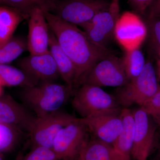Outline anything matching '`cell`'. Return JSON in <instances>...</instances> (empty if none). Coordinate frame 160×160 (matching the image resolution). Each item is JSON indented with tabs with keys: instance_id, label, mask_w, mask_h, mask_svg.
<instances>
[{
	"instance_id": "17",
	"label": "cell",
	"mask_w": 160,
	"mask_h": 160,
	"mask_svg": "<svg viewBox=\"0 0 160 160\" xmlns=\"http://www.w3.org/2000/svg\"><path fill=\"white\" fill-rule=\"evenodd\" d=\"M122 127L112 145L122 160H130L134 138V121L132 110L124 108L121 112Z\"/></svg>"
},
{
	"instance_id": "3",
	"label": "cell",
	"mask_w": 160,
	"mask_h": 160,
	"mask_svg": "<svg viewBox=\"0 0 160 160\" xmlns=\"http://www.w3.org/2000/svg\"><path fill=\"white\" fill-rule=\"evenodd\" d=\"M160 88L154 67L148 61L141 73L126 85L118 88L114 96L120 106L124 108L133 105L142 106Z\"/></svg>"
},
{
	"instance_id": "20",
	"label": "cell",
	"mask_w": 160,
	"mask_h": 160,
	"mask_svg": "<svg viewBox=\"0 0 160 160\" xmlns=\"http://www.w3.org/2000/svg\"><path fill=\"white\" fill-rule=\"evenodd\" d=\"M24 20L22 15L16 9L0 5V44L12 37L16 29Z\"/></svg>"
},
{
	"instance_id": "33",
	"label": "cell",
	"mask_w": 160,
	"mask_h": 160,
	"mask_svg": "<svg viewBox=\"0 0 160 160\" xmlns=\"http://www.w3.org/2000/svg\"><path fill=\"white\" fill-rule=\"evenodd\" d=\"M2 85H1V84H0V96L1 95V86H2Z\"/></svg>"
},
{
	"instance_id": "1",
	"label": "cell",
	"mask_w": 160,
	"mask_h": 160,
	"mask_svg": "<svg viewBox=\"0 0 160 160\" xmlns=\"http://www.w3.org/2000/svg\"><path fill=\"white\" fill-rule=\"evenodd\" d=\"M43 12L60 47L75 66L78 87L92 67L110 51L92 42L77 26L63 21L52 12Z\"/></svg>"
},
{
	"instance_id": "4",
	"label": "cell",
	"mask_w": 160,
	"mask_h": 160,
	"mask_svg": "<svg viewBox=\"0 0 160 160\" xmlns=\"http://www.w3.org/2000/svg\"><path fill=\"white\" fill-rule=\"evenodd\" d=\"M72 105L82 118L122 109L114 96L101 87L89 84L81 85L72 98Z\"/></svg>"
},
{
	"instance_id": "27",
	"label": "cell",
	"mask_w": 160,
	"mask_h": 160,
	"mask_svg": "<svg viewBox=\"0 0 160 160\" xmlns=\"http://www.w3.org/2000/svg\"><path fill=\"white\" fill-rule=\"evenodd\" d=\"M141 107L151 117L155 123L160 126V88L150 99Z\"/></svg>"
},
{
	"instance_id": "14",
	"label": "cell",
	"mask_w": 160,
	"mask_h": 160,
	"mask_svg": "<svg viewBox=\"0 0 160 160\" xmlns=\"http://www.w3.org/2000/svg\"><path fill=\"white\" fill-rule=\"evenodd\" d=\"M37 117L9 95L0 96V122L15 126L28 133Z\"/></svg>"
},
{
	"instance_id": "34",
	"label": "cell",
	"mask_w": 160,
	"mask_h": 160,
	"mask_svg": "<svg viewBox=\"0 0 160 160\" xmlns=\"http://www.w3.org/2000/svg\"><path fill=\"white\" fill-rule=\"evenodd\" d=\"M77 160H82V159H81V158H80L79 157H78V158L77 159Z\"/></svg>"
},
{
	"instance_id": "18",
	"label": "cell",
	"mask_w": 160,
	"mask_h": 160,
	"mask_svg": "<svg viewBox=\"0 0 160 160\" xmlns=\"http://www.w3.org/2000/svg\"><path fill=\"white\" fill-rule=\"evenodd\" d=\"M79 157L82 160H122L112 145L96 138L87 140Z\"/></svg>"
},
{
	"instance_id": "32",
	"label": "cell",
	"mask_w": 160,
	"mask_h": 160,
	"mask_svg": "<svg viewBox=\"0 0 160 160\" xmlns=\"http://www.w3.org/2000/svg\"><path fill=\"white\" fill-rule=\"evenodd\" d=\"M0 160H5L3 158L2 153H0Z\"/></svg>"
},
{
	"instance_id": "29",
	"label": "cell",
	"mask_w": 160,
	"mask_h": 160,
	"mask_svg": "<svg viewBox=\"0 0 160 160\" xmlns=\"http://www.w3.org/2000/svg\"><path fill=\"white\" fill-rule=\"evenodd\" d=\"M147 11V18H160V0H153Z\"/></svg>"
},
{
	"instance_id": "16",
	"label": "cell",
	"mask_w": 160,
	"mask_h": 160,
	"mask_svg": "<svg viewBox=\"0 0 160 160\" xmlns=\"http://www.w3.org/2000/svg\"><path fill=\"white\" fill-rule=\"evenodd\" d=\"M49 51L57 66L61 78L74 90L78 87L77 70L74 64L61 48L55 36L49 32Z\"/></svg>"
},
{
	"instance_id": "26",
	"label": "cell",
	"mask_w": 160,
	"mask_h": 160,
	"mask_svg": "<svg viewBox=\"0 0 160 160\" xmlns=\"http://www.w3.org/2000/svg\"><path fill=\"white\" fill-rule=\"evenodd\" d=\"M59 159L52 149L44 147L32 148L24 156H20L17 160H56Z\"/></svg>"
},
{
	"instance_id": "10",
	"label": "cell",
	"mask_w": 160,
	"mask_h": 160,
	"mask_svg": "<svg viewBox=\"0 0 160 160\" xmlns=\"http://www.w3.org/2000/svg\"><path fill=\"white\" fill-rule=\"evenodd\" d=\"M147 35V26L140 16L129 11L121 14L116 25L114 38L125 51L140 48Z\"/></svg>"
},
{
	"instance_id": "2",
	"label": "cell",
	"mask_w": 160,
	"mask_h": 160,
	"mask_svg": "<svg viewBox=\"0 0 160 160\" xmlns=\"http://www.w3.org/2000/svg\"><path fill=\"white\" fill-rule=\"evenodd\" d=\"M72 88L57 82H43L23 88V105L38 118L59 111L73 92Z\"/></svg>"
},
{
	"instance_id": "6",
	"label": "cell",
	"mask_w": 160,
	"mask_h": 160,
	"mask_svg": "<svg viewBox=\"0 0 160 160\" xmlns=\"http://www.w3.org/2000/svg\"><path fill=\"white\" fill-rule=\"evenodd\" d=\"M111 0H56L52 13L61 19L82 27L96 14L106 9Z\"/></svg>"
},
{
	"instance_id": "35",
	"label": "cell",
	"mask_w": 160,
	"mask_h": 160,
	"mask_svg": "<svg viewBox=\"0 0 160 160\" xmlns=\"http://www.w3.org/2000/svg\"><path fill=\"white\" fill-rule=\"evenodd\" d=\"M56 160H63V159H58Z\"/></svg>"
},
{
	"instance_id": "25",
	"label": "cell",
	"mask_w": 160,
	"mask_h": 160,
	"mask_svg": "<svg viewBox=\"0 0 160 160\" xmlns=\"http://www.w3.org/2000/svg\"><path fill=\"white\" fill-rule=\"evenodd\" d=\"M145 23L150 45L160 59V18H147Z\"/></svg>"
},
{
	"instance_id": "19",
	"label": "cell",
	"mask_w": 160,
	"mask_h": 160,
	"mask_svg": "<svg viewBox=\"0 0 160 160\" xmlns=\"http://www.w3.org/2000/svg\"><path fill=\"white\" fill-rule=\"evenodd\" d=\"M38 83L37 81L20 68L8 64H0V84L2 86L24 88Z\"/></svg>"
},
{
	"instance_id": "11",
	"label": "cell",
	"mask_w": 160,
	"mask_h": 160,
	"mask_svg": "<svg viewBox=\"0 0 160 160\" xmlns=\"http://www.w3.org/2000/svg\"><path fill=\"white\" fill-rule=\"evenodd\" d=\"M134 138L132 157L136 160H147L154 141V121L142 107L132 110Z\"/></svg>"
},
{
	"instance_id": "12",
	"label": "cell",
	"mask_w": 160,
	"mask_h": 160,
	"mask_svg": "<svg viewBox=\"0 0 160 160\" xmlns=\"http://www.w3.org/2000/svg\"><path fill=\"white\" fill-rule=\"evenodd\" d=\"M122 110L107 112L82 118L88 131L95 138L112 146L122 127Z\"/></svg>"
},
{
	"instance_id": "22",
	"label": "cell",
	"mask_w": 160,
	"mask_h": 160,
	"mask_svg": "<svg viewBox=\"0 0 160 160\" xmlns=\"http://www.w3.org/2000/svg\"><path fill=\"white\" fill-rule=\"evenodd\" d=\"M28 50L27 39L13 37L0 44V64H8Z\"/></svg>"
},
{
	"instance_id": "13",
	"label": "cell",
	"mask_w": 160,
	"mask_h": 160,
	"mask_svg": "<svg viewBox=\"0 0 160 160\" xmlns=\"http://www.w3.org/2000/svg\"><path fill=\"white\" fill-rule=\"evenodd\" d=\"M19 68L38 82H56L61 78L57 66L49 51L40 54H30L18 61Z\"/></svg>"
},
{
	"instance_id": "30",
	"label": "cell",
	"mask_w": 160,
	"mask_h": 160,
	"mask_svg": "<svg viewBox=\"0 0 160 160\" xmlns=\"http://www.w3.org/2000/svg\"><path fill=\"white\" fill-rule=\"evenodd\" d=\"M157 75L158 77L160 79V59L158 60L157 63Z\"/></svg>"
},
{
	"instance_id": "9",
	"label": "cell",
	"mask_w": 160,
	"mask_h": 160,
	"mask_svg": "<svg viewBox=\"0 0 160 160\" xmlns=\"http://www.w3.org/2000/svg\"><path fill=\"white\" fill-rule=\"evenodd\" d=\"M76 118L61 110L45 116L38 117L28 133L32 148L44 147L52 149L58 133Z\"/></svg>"
},
{
	"instance_id": "8",
	"label": "cell",
	"mask_w": 160,
	"mask_h": 160,
	"mask_svg": "<svg viewBox=\"0 0 160 160\" xmlns=\"http://www.w3.org/2000/svg\"><path fill=\"white\" fill-rule=\"evenodd\" d=\"M88 129L82 118L62 128L56 137L52 149L59 159L77 160L87 141Z\"/></svg>"
},
{
	"instance_id": "24",
	"label": "cell",
	"mask_w": 160,
	"mask_h": 160,
	"mask_svg": "<svg viewBox=\"0 0 160 160\" xmlns=\"http://www.w3.org/2000/svg\"><path fill=\"white\" fill-rule=\"evenodd\" d=\"M23 131L15 126L0 122V153L14 149Z\"/></svg>"
},
{
	"instance_id": "28",
	"label": "cell",
	"mask_w": 160,
	"mask_h": 160,
	"mask_svg": "<svg viewBox=\"0 0 160 160\" xmlns=\"http://www.w3.org/2000/svg\"><path fill=\"white\" fill-rule=\"evenodd\" d=\"M128 1L135 13L141 16L146 14L153 0H128Z\"/></svg>"
},
{
	"instance_id": "21",
	"label": "cell",
	"mask_w": 160,
	"mask_h": 160,
	"mask_svg": "<svg viewBox=\"0 0 160 160\" xmlns=\"http://www.w3.org/2000/svg\"><path fill=\"white\" fill-rule=\"evenodd\" d=\"M56 0H0V5L12 7L19 12L25 19L28 20L35 9L52 12Z\"/></svg>"
},
{
	"instance_id": "5",
	"label": "cell",
	"mask_w": 160,
	"mask_h": 160,
	"mask_svg": "<svg viewBox=\"0 0 160 160\" xmlns=\"http://www.w3.org/2000/svg\"><path fill=\"white\" fill-rule=\"evenodd\" d=\"M128 82L122 59L110 52L92 67L82 79L80 86L89 84L119 88Z\"/></svg>"
},
{
	"instance_id": "7",
	"label": "cell",
	"mask_w": 160,
	"mask_h": 160,
	"mask_svg": "<svg viewBox=\"0 0 160 160\" xmlns=\"http://www.w3.org/2000/svg\"><path fill=\"white\" fill-rule=\"evenodd\" d=\"M120 14V0H111L106 9L98 12L82 28L89 40L97 46L107 49L114 38L116 25Z\"/></svg>"
},
{
	"instance_id": "31",
	"label": "cell",
	"mask_w": 160,
	"mask_h": 160,
	"mask_svg": "<svg viewBox=\"0 0 160 160\" xmlns=\"http://www.w3.org/2000/svg\"><path fill=\"white\" fill-rule=\"evenodd\" d=\"M155 158L156 160H160V143Z\"/></svg>"
},
{
	"instance_id": "15",
	"label": "cell",
	"mask_w": 160,
	"mask_h": 160,
	"mask_svg": "<svg viewBox=\"0 0 160 160\" xmlns=\"http://www.w3.org/2000/svg\"><path fill=\"white\" fill-rule=\"evenodd\" d=\"M27 49L30 54H40L49 51L50 29L44 12L35 9L28 18Z\"/></svg>"
},
{
	"instance_id": "23",
	"label": "cell",
	"mask_w": 160,
	"mask_h": 160,
	"mask_svg": "<svg viewBox=\"0 0 160 160\" xmlns=\"http://www.w3.org/2000/svg\"><path fill=\"white\" fill-rule=\"evenodd\" d=\"M121 59L129 81L141 73L146 63L145 57L140 48L125 51Z\"/></svg>"
}]
</instances>
